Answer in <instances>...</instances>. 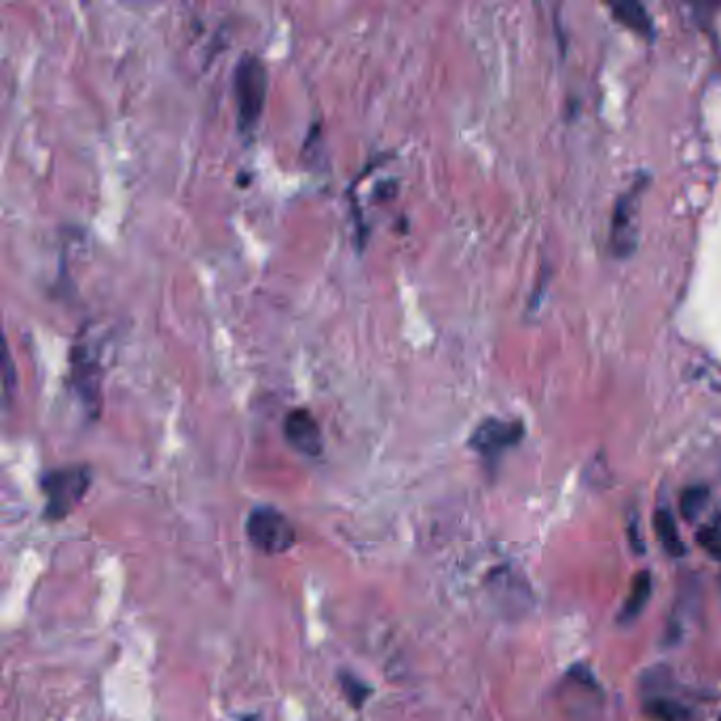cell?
<instances>
[{
    "instance_id": "1",
    "label": "cell",
    "mask_w": 721,
    "mask_h": 721,
    "mask_svg": "<svg viewBox=\"0 0 721 721\" xmlns=\"http://www.w3.org/2000/svg\"><path fill=\"white\" fill-rule=\"evenodd\" d=\"M269 72L265 62L254 53H244L233 70V94L237 110V129L244 138H250L267 104Z\"/></svg>"
},
{
    "instance_id": "2",
    "label": "cell",
    "mask_w": 721,
    "mask_h": 721,
    "mask_svg": "<svg viewBox=\"0 0 721 721\" xmlns=\"http://www.w3.org/2000/svg\"><path fill=\"white\" fill-rule=\"evenodd\" d=\"M91 480H94V474L87 464L47 470L39 480L45 497V519L58 523L75 512L89 493Z\"/></svg>"
},
{
    "instance_id": "3",
    "label": "cell",
    "mask_w": 721,
    "mask_h": 721,
    "mask_svg": "<svg viewBox=\"0 0 721 721\" xmlns=\"http://www.w3.org/2000/svg\"><path fill=\"white\" fill-rule=\"evenodd\" d=\"M246 535L250 544L263 554H284L297 544V529L288 516L275 506H254L246 521Z\"/></svg>"
},
{
    "instance_id": "4",
    "label": "cell",
    "mask_w": 721,
    "mask_h": 721,
    "mask_svg": "<svg viewBox=\"0 0 721 721\" xmlns=\"http://www.w3.org/2000/svg\"><path fill=\"white\" fill-rule=\"evenodd\" d=\"M70 390L75 394L83 409L98 417L100 413V387H102V366L98 351L87 341H77L70 349Z\"/></svg>"
},
{
    "instance_id": "5",
    "label": "cell",
    "mask_w": 721,
    "mask_h": 721,
    "mask_svg": "<svg viewBox=\"0 0 721 721\" xmlns=\"http://www.w3.org/2000/svg\"><path fill=\"white\" fill-rule=\"evenodd\" d=\"M523 436L519 421L485 419L470 436V447L485 459H497L504 451L514 447Z\"/></svg>"
},
{
    "instance_id": "6",
    "label": "cell",
    "mask_w": 721,
    "mask_h": 721,
    "mask_svg": "<svg viewBox=\"0 0 721 721\" xmlns=\"http://www.w3.org/2000/svg\"><path fill=\"white\" fill-rule=\"evenodd\" d=\"M284 438L288 445L305 455L316 459L324 453V434L318 419L307 409H292L284 417Z\"/></svg>"
},
{
    "instance_id": "7",
    "label": "cell",
    "mask_w": 721,
    "mask_h": 721,
    "mask_svg": "<svg viewBox=\"0 0 721 721\" xmlns=\"http://www.w3.org/2000/svg\"><path fill=\"white\" fill-rule=\"evenodd\" d=\"M635 203H637V191H631L628 195H624L616 206L612 239L616 244V250L622 254L631 252L635 248V225H633Z\"/></svg>"
},
{
    "instance_id": "8",
    "label": "cell",
    "mask_w": 721,
    "mask_h": 721,
    "mask_svg": "<svg viewBox=\"0 0 721 721\" xmlns=\"http://www.w3.org/2000/svg\"><path fill=\"white\" fill-rule=\"evenodd\" d=\"M652 595V576L647 571H639L637 576L633 578L631 584V593H628L622 612H620V622H633L639 618V614L645 609L647 601H650Z\"/></svg>"
},
{
    "instance_id": "9",
    "label": "cell",
    "mask_w": 721,
    "mask_h": 721,
    "mask_svg": "<svg viewBox=\"0 0 721 721\" xmlns=\"http://www.w3.org/2000/svg\"><path fill=\"white\" fill-rule=\"evenodd\" d=\"M654 529L658 535V542L662 544V548L667 550L671 557H683L686 554V546H683L679 531H677V523L673 519V514L669 510H658L654 516Z\"/></svg>"
},
{
    "instance_id": "10",
    "label": "cell",
    "mask_w": 721,
    "mask_h": 721,
    "mask_svg": "<svg viewBox=\"0 0 721 721\" xmlns=\"http://www.w3.org/2000/svg\"><path fill=\"white\" fill-rule=\"evenodd\" d=\"M612 9H614L616 20H620L628 28H633V30L643 32V34H650L654 30L652 17H650V13L645 11L643 5H639V3H618Z\"/></svg>"
},
{
    "instance_id": "11",
    "label": "cell",
    "mask_w": 721,
    "mask_h": 721,
    "mask_svg": "<svg viewBox=\"0 0 721 721\" xmlns=\"http://www.w3.org/2000/svg\"><path fill=\"white\" fill-rule=\"evenodd\" d=\"M339 686H341L345 700L354 709H362L366 705V700L373 696V688L368 686L366 681H362L358 675L349 673V671L339 673Z\"/></svg>"
},
{
    "instance_id": "12",
    "label": "cell",
    "mask_w": 721,
    "mask_h": 721,
    "mask_svg": "<svg viewBox=\"0 0 721 721\" xmlns=\"http://www.w3.org/2000/svg\"><path fill=\"white\" fill-rule=\"evenodd\" d=\"M696 540L702 548H705V552L711 559L721 563V516L709 521L707 525H702L696 535Z\"/></svg>"
},
{
    "instance_id": "13",
    "label": "cell",
    "mask_w": 721,
    "mask_h": 721,
    "mask_svg": "<svg viewBox=\"0 0 721 721\" xmlns=\"http://www.w3.org/2000/svg\"><path fill=\"white\" fill-rule=\"evenodd\" d=\"M645 711L656 721H686L688 719V711L681 705H677L675 700H662V698L650 700L645 705Z\"/></svg>"
},
{
    "instance_id": "14",
    "label": "cell",
    "mask_w": 721,
    "mask_h": 721,
    "mask_svg": "<svg viewBox=\"0 0 721 721\" xmlns=\"http://www.w3.org/2000/svg\"><path fill=\"white\" fill-rule=\"evenodd\" d=\"M709 499V491L705 487H690L681 493V514L686 516L688 521H694L696 516L702 512Z\"/></svg>"
},
{
    "instance_id": "15",
    "label": "cell",
    "mask_w": 721,
    "mask_h": 721,
    "mask_svg": "<svg viewBox=\"0 0 721 721\" xmlns=\"http://www.w3.org/2000/svg\"><path fill=\"white\" fill-rule=\"evenodd\" d=\"M3 387H5V390H3V398H5V406H9V400H11V396H13V392H15V385H13V375H15V371H13V358H11V351L9 349H5V358H3Z\"/></svg>"
},
{
    "instance_id": "16",
    "label": "cell",
    "mask_w": 721,
    "mask_h": 721,
    "mask_svg": "<svg viewBox=\"0 0 721 721\" xmlns=\"http://www.w3.org/2000/svg\"><path fill=\"white\" fill-rule=\"evenodd\" d=\"M719 721H721V719H719Z\"/></svg>"
}]
</instances>
